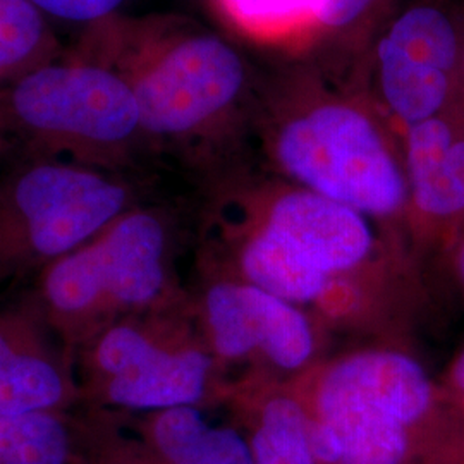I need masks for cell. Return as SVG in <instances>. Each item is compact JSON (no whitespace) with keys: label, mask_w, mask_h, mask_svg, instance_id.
<instances>
[{"label":"cell","mask_w":464,"mask_h":464,"mask_svg":"<svg viewBox=\"0 0 464 464\" xmlns=\"http://www.w3.org/2000/svg\"><path fill=\"white\" fill-rule=\"evenodd\" d=\"M78 57L114 69L133 90L143 136L188 141L229 114L246 66L220 36L112 17L86 28Z\"/></svg>","instance_id":"cell-1"},{"label":"cell","mask_w":464,"mask_h":464,"mask_svg":"<svg viewBox=\"0 0 464 464\" xmlns=\"http://www.w3.org/2000/svg\"><path fill=\"white\" fill-rule=\"evenodd\" d=\"M169 231L153 210L134 208L36 276L32 295L50 329L74 353L126 316L155 314L169 298Z\"/></svg>","instance_id":"cell-2"},{"label":"cell","mask_w":464,"mask_h":464,"mask_svg":"<svg viewBox=\"0 0 464 464\" xmlns=\"http://www.w3.org/2000/svg\"><path fill=\"white\" fill-rule=\"evenodd\" d=\"M0 128L34 157L111 172L145 138L128 82L78 55L55 59L0 90Z\"/></svg>","instance_id":"cell-3"},{"label":"cell","mask_w":464,"mask_h":464,"mask_svg":"<svg viewBox=\"0 0 464 464\" xmlns=\"http://www.w3.org/2000/svg\"><path fill=\"white\" fill-rule=\"evenodd\" d=\"M131 208L114 172L34 157L0 176V287L38 276Z\"/></svg>","instance_id":"cell-4"},{"label":"cell","mask_w":464,"mask_h":464,"mask_svg":"<svg viewBox=\"0 0 464 464\" xmlns=\"http://www.w3.org/2000/svg\"><path fill=\"white\" fill-rule=\"evenodd\" d=\"M274 153L299 188L366 217L394 216L410 195L385 128L354 100L325 97L295 111L277 128Z\"/></svg>","instance_id":"cell-5"},{"label":"cell","mask_w":464,"mask_h":464,"mask_svg":"<svg viewBox=\"0 0 464 464\" xmlns=\"http://www.w3.org/2000/svg\"><path fill=\"white\" fill-rule=\"evenodd\" d=\"M316 418L339 448V464H401L406 429L418 421L413 379L387 349L349 354L315 383Z\"/></svg>","instance_id":"cell-6"},{"label":"cell","mask_w":464,"mask_h":464,"mask_svg":"<svg viewBox=\"0 0 464 464\" xmlns=\"http://www.w3.org/2000/svg\"><path fill=\"white\" fill-rule=\"evenodd\" d=\"M458 59V32L440 9H406L382 34L377 47V83L385 109L406 126L439 116Z\"/></svg>","instance_id":"cell-7"},{"label":"cell","mask_w":464,"mask_h":464,"mask_svg":"<svg viewBox=\"0 0 464 464\" xmlns=\"http://www.w3.org/2000/svg\"><path fill=\"white\" fill-rule=\"evenodd\" d=\"M116 377L82 389V408L95 411L151 413L198 406L207 396L214 354L167 324Z\"/></svg>","instance_id":"cell-8"},{"label":"cell","mask_w":464,"mask_h":464,"mask_svg":"<svg viewBox=\"0 0 464 464\" xmlns=\"http://www.w3.org/2000/svg\"><path fill=\"white\" fill-rule=\"evenodd\" d=\"M370 217L304 188L270 199L260 222L325 277L363 264L373 248Z\"/></svg>","instance_id":"cell-9"},{"label":"cell","mask_w":464,"mask_h":464,"mask_svg":"<svg viewBox=\"0 0 464 464\" xmlns=\"http://www.w3.org/2000/svg\"><path fill=\"white\" fill-rule=\"evenodd\" d=\"M404 170L416 207L430 217L464 210V138L440 116L408 126Z\"/></svg>","instance_id":"cell-10"},{"label":"cell","mask_w":464,"mask_h":464,"mask_svg":"<svg viewBox=\"0 0 464 464\" xmlns=\"http://www.w3.org/2000/svg\"><path fill=\"white\" fill-rule=\"evenodd\" d=\"M88 431L80 410L0 415V464H86Z\"/></svg>","instance_id":"cell-11"},{"label":"cell","mask_w":464,"mask_h":464,"mask_svg":"<svg viewBox=\"0 0 464 464\" xmlns=\"http://www.w3.org/2000/svg\"><path fill=\"white\" fill-rule=\"evenodd\" d=\"M57 57L49 17L30 0H0V90Z\"/></svg>","instance_id":"cell-12"},{"label":"cell","mask_w":464,"mask_h":464,"mask_svg":"<svg viewBox=\"0 0 464 464\" xmlns=\"http://www.w3.org/2000/svg\"><path fill=\"white\" fill-rule=\"evenodd\" d=\"M246 284L253 310L258 351L270 363L295 372L306 365L315 353V334L306 315L295 303L277 298L264 289Z\"/></svg>","instance_id":"cell-13"},{"label":"cell","mask_w":464,"mask_h":464,"mask_svg":"<svg viewBox=\"0 0 464 464\" xmlns=\"http://www.w3.org/2000/svg\"><path fill=\"white\" fill-rule=\"evenodd\" d=\"M201 310L208 348L214 358L237 362L258 351L253 310L245 282L210 284L203 295Z\"/></svg>","instance_id":"cell-14"},{"label":"cell","mask_w":464,"mask_h":464,"mask_svg":"<svg viewBox=\"0 0 464 464\" xmlns=\"http://www.w3.org/2000/svg\"><path fill=\"white\" fill-rule=\"evenodd\" d=\"M232 24L260 42H291L320 28L327 0H217Z\"/></svg>","instance_id":"cell-15"},{"label":"cell","mask_w":464,"mask_h":464,"mask_svg":"<svg viewBox=\"0 0 464 464\" xmlns=\"http://www.w3.org/2000/svg\"><path fill=\"white\" fill-rule=\"evenodd\" d=\"M308 427L310 420L296 399H270L251 442L255 464L318 463L310 446Z\"/></svg>","instance_id":"cell-16"},{"label":"cell","mask_w":464,"mask_h":464,"mask_svg":"<svg viewBox=\"0 0 464 464\" xmlns=\"http://www.w3.org/2000/svg\"><path fill=\"white\" fill-rule=\"evenodd\" d=\"M61 343L34 296L0 312V377L24 354Z\"/></svg>","instance_id":"cell-17"},{"label":"cell","mask_w":464,"mask_h":464,"mask_svg":"<svg viewBox=\"0 0 464 464\" xmlns=\"http://www.w3.org/2000/svg\"><path fill=\"white\" fill-rule=\"evenodd\" d=\"M147 415L150 446L166 464L183 459L210 429L198 406H176Z\"/></svg>","instance_id":"cell-18"},{"label":"cell","mask_w":464,"mask_h":464,"mask_svg":"<svg viewBox=\"0 0 464 464\" xmlns=\"http://www.w3.org/2000/svg\"><path fill=\"white\" fill-rule=\"evenodd\" d=\"M176 464H255L251 446L232 429L210 427L195 448Z\"/></svg>","instance_id":"cell-19"},{"label":"cell","mask_w":464,"mask_h":464,"mask_svg":"<svg viewBox=\"0 0 464 464\" xmlns=\"http://www.w3.org/2000/svg\"><path fill=\"white\" fill-rule=\"evenodd\" d=\"M49 19H59L86 28L117 16L128 0H30Z\"/></svg>","instance_id":"cell-20"},{"label":"cell","mask_w":464,"mask_h":464,"mask_svg":"<svg viewBox=\"0 0 464 464\" xmlns=\"http://www.w3.org/2000/svg\"><path fill=\"white\" fill-rule=\"evenodd\" d=\"M381 0H327L320 28L344 32L360 24Z\"/></svg>","instance_id":"cell-21"},{"label":"cell","mask_w":464,"mask_h":464,"mask_svg":"<svg viewBox=\"0 0 464 464\" xmlns=\"http://www.w3.org/2000/svg\"><path fill=\"white\" fill-rule=\"evenodd\" d=\"M452 382L459 391L464 392V351L458 356L456 363L452 366Z\"/></svg>","instance_id":"cell-22"},{"label":"cell","mask_w":464,"mask_h":464,"mask_svg":"<svg viewBox=\"0 0 464 464\" xmlns=\"http://www.w3.org/2000/svg\"><path fill=\"white\" fill-rule=\"evenodd\" d=\"M7 145H9V140H7V136H5V133H4L2 128H0V162H2V157H4V153H5V150H7Z\"/></svg>","instance_id":"cell-23"},{"label":"cell","mask_w":464,"mask_h":464,"mask_svg":"<svg viewBox=\"0 0 464 464\" xmlns=\"http://www.w3.org/2000/svg\"><path fill=\"white\" fill-rule=\"evenodd\" d=\"M458 270H459V276L464 282V243L461 249H459V255H458Z\"/></svg>","instance_id":"cell-24"},{"label":"cell","mask_w":464,"mask_h":464,"mask_svg":"<svg viewBox=\"0 0 464 464\" xmlns=\"http://www.w3.org/2000/svg\"><path fill=\"white\" fill-rule=\"evenodd\" d=\"M88 464H95V463H88Z\"/></svg>","instance_id":"cell-25"}]
</instances>
